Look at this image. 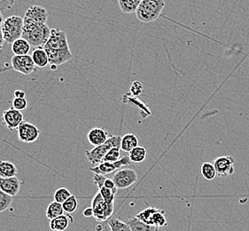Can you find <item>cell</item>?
<instances>
[{
  "label": "cell",
  "instance_id": "6da1fadb",
  "mask_svg": "<svg viewBox=\"0 0 249 231\" xmlns=\"http://www.w3.org/2000/svg\"><path fill=\"white\" fill-rule=\"evenodd\" d=\"M43 48L49 57L51 67H59L73 59L65 31L60 29L51 30L49 39Z\"/></svg>",
  "mask_w": 249,
  "mask_h": 231
},
{
  "label": "cell",
  "instance_id": "7a4b0ae2",
  "mask_svg": "<svg viewBox=\"0 0 249 231\" xmlns=\"http://www.w3.org/2000/svg\"><path fill=\"white\" fill-rule=\"evenodd\" d=\"M51 30L47 24L36 23L23 18L22 38L36 48L43 47L46 44L50 37Z\"/></svg>",
  "mask_w": 249,
  "mask_h": 231
},
{
  "label": "cell",
  "instance_id": "3957f363",
  "mask_svg": "<svg viewBox=\"0 0 249 231\" xmlns=\"http://www.w3.org/2000/svg\"><path fill=\"white\" fill-rule=\"evenodd\" d=\"M164 6L163 0H141L136 12L137 19L144 23L153 22L160 16Z\"/></svg>",
  "mask_w": 249,
  "mask_h": 231
},
{
  "label": "cell",
  "instance_id": "277c9868",
  "mask_svg": "<svg viewBox=\"0 0 249 231\" xmlns=\"http://www.w3.org/2000/svg\"><path fill=\"white\" fill-rule=\"evenodd\" d=\"M121 142H122V137L110 136L108 140L106 141L103 145L95 147L94 149L90 151H85V156L87 157V160L93 166H99L103 162L104 157L109 152L110 150L114 148L121 149Z\"/></svg>",
  "mask_w": 249,
  "mask_h": 231
},
{
  "label": "cell",
  "instance_id": "5b68a950",
  "mask_svg": "<svg viewBox=\"0 0 249 231\" xmlns=\"http://www.w3.org/2000/svg\"><path fill=\"white\" fill-rule=\"evenodd\" d=\"M1 31L5 42L13 44L22 38L23 32V18L18 15L7 17L1 27Z\"/></svg>",
  "mask_w": 249,
  "mask_h": 231
},
{
  "label": "cell",
  "instance_id": "8992f818",
  "mask_svg": "<svg viewBox=\"0 0 249 231\" xmlns=\"http://www.w3.org/2000/svg\"><path fill=\"white\" fill-rule=\"evenodd\" d=\"M93 210V217L100 222L109 221L110 217L114 212V205H110L103 199L100 192H98L91 201V206Z\"/></svg>",
  "mask_w": 249,
  "mask_h": 231
},
{
  "label": "cell",
  "instance_id": "52a82bcc",
  "mask_svg": "<svg viewBox=\"0 0 249 231\" xmlns=\"http://www.w3.org/2000/svg\"><path fill=\"white\" fill-rule=\"evenodd\" d=\"M113 181L118 190H124L132 186L138 181V174L133 169H120L115 173Z\"/></svg>",
  "mask_w": 249,
  "mask_h": 231
},
{
  "label": "cell",
  "instance_id": "ba28073f",
  "mask_svg": "<svg viewBox=\"0 0 249 231\" xmlns=\"http://www.w3.org/2000/svg\"><path fill=\"white\" fill-rule=\"evenodd\" d=\"M18 138L21 142L32 143L39 138L41 131L33 124L23 121L17 129Z\"/></svg>",
  "mask_w": 249,
  "mask_h": 231
},
{
  "label": "cell",
  "instance_id": "9c48e42d",
  "mask_svg": "<svg viewBox=\"0 0 249 231\" xmlns=\"http://www.w3.org/2000/svg\"><path fill=\"white\" fill-rule=\"evenodd\" d=\"M131 161L130 160L129 156H124L120 160L115 163H107V162H102L99 166L90 167V171L96 174L104 175L112 173L113 172L116 170H120L124 166H129Z\"/></svg>",
  "mask_w": 249,
  "mask_h": 231
},
{
  "label": "cell",
  "instance_id": "30bf717a",
  "mask_svg": "<svg viewBox=\"0 0 249 231\" xmlns=\"http://www.w3.org/2000/svg\"><path fill=\"white\" fill-rule=\"evenodd\" d=\"M11 64L15 71L23 75H30L36 70V65L32 57L29 56H14L11 60Z\"/></svg>",
  "mask_w": 249,
  "mask_h": 231
},
{
  "label": "cell",
  "instance_id": "8fae6325",
  "mask_svg": "<svg viewBox=\"0 0 249 231\" xmlns=\"http://www.w3.org/2000/svg\"><path fill=\"white\" fill-rule=\"evenodd\" d=\"M213 164L217 176L226 177L234 173L235 160L231 156H219Z\"/></svg>",
  "mask_w": 249,
  "mask_h": 231
},
{
  "label": "cell",
  "instance_id": "7c38bea8",
  "mask_svg": "<svg viewBox=\"0 0 249 231\" xmlns=\"http://www.w3.org/2000/svg\"><path fill=\"white\" fill-rule=\"evenodd\" d=\"M23 18L36 23L47 24L49 14H48V11L42 5H32L29 7Z\"/></svg>",
  "mask_w": 249,
  "mask_h": 231
},
{
  "label": "cell",
  "instance_id": "4fadbf2b",
  "mask_svg": "<svg viewBox=\"0 0 249 231\" xmlns=\"http://www.w3.org/2000/svg\"><path fill=\"white\" fill-rule=\"evenodd\" d=\"M23 121V114L21 111H17L13 107L3 112V122L6 128L9 130L18 129Z\"/></svg>",
  "mask_w": 249,
  "mask_h": 231
},
{
  "label": "cell",
  "instance_id": "5bb4252c",
  "mask_svg": "<svg viewBox=\"0 0 249 231\" xmlns=\"http://www.w3.org/2000/svg\"><path fill=\"white\" fill-rule=\"evenodd\" d=\"M21 189V182L17 176L11 178H0V191L8 196H16Z\"/></svg>",
  "mask_w": 249,
  "mask_h": 231
},
{
  "label": "cell",
  "instance_id": "9a60e30c",
  "mask_svg": "<svg viewBox=\"0 0 249 231\" xmlns=\"http://www.w3.org/2000/svg\"><path fill=\"white\" fill-rule=\"evenodd\" d=\"M108 134L107 131L100 128V127H94L88 133L87 139L90 145L93 147H99L103 145L106 141L108 140Z\"/></svg>",
  "mask_w": 249,
  "mask_h": 231
},
{
  "label": "cell",
  "instance_id": "2e32d148",
  "mask_svg": "<svg viewBox=\"0 0 249 231\" xmlns=\"http://www.w3.org/2000/svg\"><path fill=\"white\" fill-rule=\"evenodd\" d=\"M73 217L71 216V214L65 213L61 216L57 217L53 220L50 221V229L53 231H64L68 229V227L70 225V222L73 223Z\"/></svg>",
  "mask_w": 249,
  "mask_h": 231
},
{
  "label": "cell",
  "instance_id": "e0dca14e",
  "mask_svg": "<svg viewBox=\"0 0 249 231\" xmlns=\"http://www.w3.org/2000/svg\"><path fill=\"white\" fill-rule=\"evenodd\" d=\"M32 59L35 63L36 67L37 68H45L46 66L49 65V57L47 53L45 52L43 47H37L35 50L32 52Z\"/></svg>",
  "mask_w": 249,
  "mask_h": 231
},
{
  "label": "cell",
  "instance_id": "ac0fdd59",
  "mask_svg": "<svg viewBox=\"0 0 249 231\" xmlns=\"http://www.w3.org/2000/svg\"><path fill=\"white\" fill-rule=\"evenodd\" d=\"M125 221L130 227L131 231H159V228L147 225L140 221L136 216L130 217Z\"/></svg>",
  "mask_w": 249,
  "mask_h": 231
},
{
  "label": "cell",
  "instance_id": "d6986e66",
  "mask_svg": "<svg viewBox=\"0 0 249 231\" xmlns=\"http://www.w3.org/2000/svg\"><path fill=\"white\" fill-rule=\"evenodd\" d=\"M31 45L24 38H20L12 44V52L16 56H29Z\"/></svg>",
  "mask_w": 249,
  "mask_h": 231
},
{
  "label": "cell",
  "instance_id": "ffe728a7",
  "mask_svg": "<svg viewBox=\"0 0 249 231\" xmlns=\"http://www.w3.org/2000/svg\"><path fill=\"white\" fill-rule=\"evenodd\" d=\"M18 173V169L14 163L10 161L0 160V178L15 177Z\"/></svg>",
  "mask_w": 249,
  "mask_h": 231
},
{
  "label": "cell",
  "instance_id": "44dd1931",
  "mask_svg": "<svg viewBox=\"0 0 249 231\" xmlns=\"http://www.w3.org/2000/svg\"><path fill=\"white\" fill-rule=\"evenodd\" d=\"M137 147H139V140L137 136L133 134H127L124 135V137H122V142H121L122 151L130 153V151H133Z\"/></svg>",
  "mask_w": 249,
  "mask_h": 231
},
{
  "label": "cell",
  "instance_id": "7402d4cb",
  "mask_svg": "<svg viewBox=\"0 0 249 231\" xmlns=\"http://www.w3.org/2000/svg\"><path fill=\"white\" fill-rule=\"evenodd\" d=\"M141 0H119L118 4L122 13L125 15H129L137 12Z\"/></svg>",
  "mask_w": 249,
  "mask_h": 231
},
{
  "label": "cell",
  "instance_id": "603a6c76",
  "mask_svg": "<svg viewBox=\"0 0 249 231\" xmlns=\"http://www.w3.org/2000/svg\"><path fill=\"white\" fill-rule=\"evenodd\" d=\"M64 210H63V206L58 202H52L50 205L46 209V217L52 221L57 217L61 216L64 214Z\"/></svg>",
  "mask_w": 249,
  "mask_h": 231
},
{
  "label": "cell",
  "instance_id": "cb8c5ba5",
  "mask_svg": "<svg viewBox=\"0 0 249 231\" xmlns=\"http://www.w3.org/2000/svg\"><path fill=\"white\" fill-rule=\"evenodd\" d=\"M200 173L205 180L212 181L217 176L214 164L210 162H205L200 166Z\"/></svg>",
  "mask_w": 249,
  "mask_h": 231
},
{
  "label": "cell",
  "instance_id": "d4e9b609",
  "mask_svg": "<svg viewBox=\"0 0 249 231\" xmlns=\"http://www.w3.org/2000/svg\"><path fill=\"white\" fill-rule=\"evenodd\" d=\"M158 210H159V209L156 208V207L150 206V207H147L146 209H144L143 211L140 212L136 215V217H137L140 221L144 222L145 224L153 226V225H152V219H153L154 214H155V212L158 211Z\"/></svg>",
  "mask_w": 249,
  "mask_h": 231
},
{
  "label": "cell",
  "instance_id": "484cf974",
  "mask_svg": "<svg viewBox=\"0 0 249 231\" xmlns=\"http://www.w3.org/2000/svg\"><path fill=\"white\" fill-rule=\"evenodd\" d=\"M129 157L131 162L140 164L143 161L145 160V158H146V150L144 149V147L139 146V147L135 148L133 151H130L129 153Z\"/></svg>",
  "mask_w": 249,
  "mask_h": 231
},
{
  "label": "cell",
  "instance_id": "4316f807",
  "mask_svg": "<svg viewBox=\"0 0 249 231\" xmlns=\"http://www.w3.org/2000/svg\"><path fill=\"white\" fill-rule=\"evenodd\" d=\"M108 226L111 231H131L130 227L126 221H121L117 218H112L108 221Z\"/></svg>",
  "mask_w": 249,
  "mask_h": 231
},
{
  "label": "cell",
  "instance_id": "83f0119b",
  "mask_svg": "<svg viewBox=\"0 0 249 231\" xmlns=\"http://www.w3.org/2000/svg\"><path fill=\"white\" fill-rule=\"evenodd\" d=\"M62 206H63V210H64L66 213L71 214V213L75 212L76 209L78 208V206H79L78 199L75 195H72L67 201L62 204Z\"/></svg>",
  "mask_w": 249,
  "mask_h": 231
},
{
  "label": "cell",
  "instance_id": "f1b7e54d",
  "mask_svg": "<svg viewBox=\"0 0 249 231\" xmlns=\"http://www.w3.org/2000/svg\"><path fill=\"white\" fill-rule=\"evenodd\" d=\"M152 225L157 227V228H163V227L168 225L167 219L165 217V212L163 210L159 209L158 211L155 212L152 219Z\"/></svg>",
  "mask_w": 249,
  "mask_h": 231
},
{
  "label": "cell",
  "instance_id": "f546056e",
  "mask_svg": "<svg viewBox=\"0 0 249 231\" xmlns=\"http://www.w3.org/2000/svg\"><path fill=\"white\" fill-rule=\"evenodd\" d=\"M117 191H118V189L109 190V189H107L105 187H103L99 190V192L107 203H108L110 205H115V195L117 193Z\"/></svg>",
  "mask_w": 249,
  "mask_h": 231
},
{
  "label": "cell",
  "instance_id": "4dcf8cb0",
  "mask_svg": "<svg viewBox=\"0 0 249 231\" xmlns=\"http://www.w3.org/2000/svg\"><path fill=\"white\" fill-rule=\"evenodd\" d=\"M71 196H72V194H71V192L68 189L60 188V189H58L57 191H55L53 197H54L55 202H58V203H60V204L62 205Z\"/></svg>",
  "mask_w": 249,
  "mask_h": 231
},
{
  "label": "cell",
  "instance_id": "1f68e13d",
  "mask_svg": "<svg viewBox=\"0 0 249 231\" xmlns=\"http://www.w3.org/2000/svg\"><path fill=\"white\" fill-rule=\"evenodd\" d=\"M14 200L13 196H8L5 192L0 191V213L9 209Z\"/></svg>",
  "mask_w": 249,
  "mask_h": 231
},
{
  "label": "cell",
  "instance_id": "d6a6232c",
  "mask_svg": "<svg viewBox=\"0 0 249 231\" xmlns=\"http://www.w3.org/2000/svg\"><path fill=\"white\" fill-rule=\"evenodd\" d=\"M121 159V149L120 148H114L110 150L109 152L106 155L103 162L107 163H115Z\"/></svg>",
  "mask_w": 249,
  "mask_h": 231
},
{
  "label": "cell",
  "instance_id": "836d02e7",
  "mask_svg": "<svg viewBox=\"0 0 249 231\" xmlns=\"http://www.w3.org/2000/svg\"><path fill=\"white\" fill-rule=\"evenodd\" d=\"M28 105H29V103H28V101L26 100L25 98H23V99L15 98L12 101V107L19 111L25 110V109H27Z\"/></svg>",
  "mask_w": 249,
  "mask_h": 231
},
{
  "label": "cell",
  "instance_id": "e575fe53",
  "mask_svg": "<svg viewBox=\"0 0 249 231\" xmlns=\"http://www.w3.org/2000/svg\"><path fill=\"white\" fill-rule=\"evenodd\" d=\"M143 92H144V87L140 81H134L132 83V85L130 86V93L134 97L141 96L143 94Z\"/></svg>",
  "mask_w": 249,
  "mask_h": 231
},
{
  "label": "cell",
  "instance_id": "d590c367",
  "mask_svg": "<svg viewBox=\"0 0 249 231\" xmlns=\"http://www.w3.org/2000/svg\"><path fill=\"white\" fill-rule=\"evenodd\" d=\"M14 5H15L14 0H0V13L10 10Z\"/></svg>",
  "mask_w": 249,
  "mask_h": 231
},
{
  "label": "cell",
  "instance_id": "8d00e7d4",
  "mask_svg": "<svg viewBox=\"0 0 249 231\" xmlns=\"http://www.w3.org/2000/svg\"><path fill=\"white\" fill-rule=\"evenodd\" d=\"M106 180H107V178L104 175H100V174H96V173H94V175H93V181H94L95 185L99 188V190L104 187Z\"/></svg>",
  "mask_w": 249,
  "mask_h": 231
},
{
  "label": "cell",
  "instance_id": "74e56055",
  "mask_svg": "<svg viewBox=\"0 0 249 231\" xmlns=\"http://www.w3.org/2000/svg\"><path fill=\"white\" fill-rule=\"evenodd\" d=\"M104 187L107 188V189H109V190H115V189H117L116 187H115V182L113 181V179H108V178H107V180L105 181V184H104Z\"/></svg>",
  "mask_w": 249,
  "mask_h": 231
},
{
  "label": "cell",
  "instance_id": "f35d334b",
  "mask_svg": "<svg viewBox=\"0 0 249 231\" xmlns=\"http://www.w3.org/2000/svg\"><path fill=\"white\" fill-rule=\"evenodd\" d=\"M26 94L24 91L21 90H15V98L17 99H23L25 98Z\"/></svg>",
  "mask_w": 249,
  "mask_h": 231
},
{
  "label": "cell",
  "instance_id": "ab89813d",
  "mask_svg": "<svg viewBox=\"0 0 249 231\" xmlns=\"http://www.w3.org/2000/svg\"><path fill=\"white\" fill-rule=\"evenodd\" d=\"M83 214L86 218H90V217L93 216V210H92V208L91 207L86 208V209H85L84 212H83Z\"/></svg>",
  "mask_w": 249,
  "mask_h": 231
},
{
  "label": "cell",
  "instance_id": "60d3db41",
  "mask_svg": "<svg viewBox=\"0 0 249 231\" xmlns=\"http://www.w3.org/2000/svg\"><path fill=\"white\" fill-rule=\"evenodd\" d=\"M5 39H4V37H3V34H2V31L0 30V52L2 51L3 49V46H4V44H5Z\"/></svg>",
  "mask_w": 249,
  "mask_h": 231
},
{
  "label": "cell",
  "instance_id": "b9f144b4",
  "mask_svg": "<svg viewBox=\"0 0 249 231\" xmlns=\"http://www.w3.org/2000/svg\"><path fill=\"white\" fill-rule=\"evenodd\" d=\"M4 17H3V15H2V13H0V30H1V27L3 25V22H4Z\"/></svg>",
  "mask_w": 249,
  "mask_h": 231
}]
</instances>
